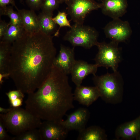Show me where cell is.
Returning a JSON list of instances; mask_svg holds the SVG:
<instances>
[{"instance_id":"obj_1","label":"cell","mask_w":140,"mask_h":140,"mask_svg":"<svg viewBox=\"0 0 140 140\" xmlns=\"http://www.w3.org/2000/svg\"><path fill=\"white\" fill-rule=\"evenodd\" d=\"M53 38L40 31L26 32L12 44L8 73L24 94L36 91L50 72L57 53Z\"/></svg>"},{"instance_id":"obj_20","label":"cell","mask_w":140,"mask_h":140,"mask_svg":"<svg viewBox=\"0 0 140 140\" xmlns=\"http://www.w3.org/2000/svg\"><path fill=\"white\" fill-rule=\"evenodd\" d=\"M26 32L22 25L10 24L0 41L12 44L21 37Z\"/></svg>"},{"instance_id":"obj_29","label":"cell","mask_w":140,"mask_h":140,"mask_svg":"<svg viewBox=\"0 0 140 140\" xmlns=\"http://www.w3.org/2000/svg\"><path fill=\"white\" fill-rule=\"evenodd\" d=\"M23 98H19L15 100L9 101L11 107L17 108L22 105Z\"/></svg>"},{"instance_id":"obj_32","label":"cell","mask_w":140,"mask_h":140,"mask_svg":"<svg viewBox=\"0 0 140 140\" xmlns=\"http://www.w3.org/2000/svg\"><path fill=\"white\" fill-rule=\"evenodd\" d=\"M13 107L7 108H4L2 107H0V112L2 114H6L10 111L12 108Z\"/></svg>"},{"instance_id":"obj_33","label":"cell","mask_w":140,"mask_h":140,"mask_svg":"<svg viewBox=\"0 0 140 140\" xmlns=\"http://www.w3.org/2000/svg\"><path fill=\"white\" fill-rule=\"evenodd\" d=\"M67 0H58L60 3H62L64 2H65Z\"/></svg>"},{"instance_id":"obj_3","label":"cell","mask_w":140,"mask_h":140,"mask_svg":"<svg viewBox=\"0 0 140 140\" xmlns=\"http://www.w3.org/2000/svg\"><path fill=\"white\" fill-rule=\"evenodd\" d=\"M42 120L25 109L13 108L6 114H0V121L7 131L15 136L28 130L38 129Z\"/></svg>"},{"instance_id":"obj_25","label":"cell","mask_w":140,"mask_h":140,"mask_svg":"<svg viewBox=\"0 0 140 140\" xmlns=\"http://www.w3.org/2000/svg\"><path fill=\"white\" fill-rule=\"evenodd\" d=\"M24 94L18 89L10 91L6 93L9 101L15 100L19 98L24 97Z\"/></svg>"},{"instance_id":"obj_28","label":"cell","mask_w":140,"mask_h":140,"mask_svg":"<svg viewBox=\"0 0 140 140\" xmlns=\"http://www.w3.org/2000/svg\"><path fill=\"white\" fill-rule=\"evenodd\" d=\"M9 22L7 23L5 22L0 20V39L1 40L6 32L10 25Z\"/></svg>"},{"instance_id":"obj_27","label":"cell","mask_w":140,"mask_h":140,"mask_svg":"<svg viewBox=\"0 0 140 140\" xmlns=\"http://www.w3.org/2000/svg\"><path fill=\"white\" fill-rule=\"evenodd\" d=\"M6 128L2 122L0 121V140L11 139L8 135Z\"/></svg>"},{"instance_id":"obj_21","label":"cell","mask_w":140,"mask_h":140,"mask_svg":"<svg viewBox=\"0 0 140 140\" xmlns=\"http://www.w3.org/2000/svg\"><path fill=\"white\" fill-rule=\"evenodd\" d=\"M0 15L8 16L10 19V24L22 25L20 16L18 12L15 11L10 6L0 7Z\"/></svg>"},{"instance_id":"obj_13","label":"cell","mask_w":140,"mask_h":140,"mask_svg":"<svg viewBox=\"0 0 140 140\" xmlns=\"http://www.w3.org/2000/svg\"><path fill=\"white\" fill-rule=\"evenodd\" d=\"M73 96L74 100L87 107L100 97L99 90L96 86H87L81 85L76 86Z\"/></svg>"},{"instance_id":"obj_7","label":"cell","mask_w":140,"mask_h":140,"mask_svg":"<svg viewBox=\"0 0 140 140\" xmlns=\"http://www.w3.org/2000/svg\"><path fill=\"white\" fill-rule=\"evenodd\" d=\"M65 3L71 20L78 24H83L87 15L100 8L101 5L95 0H67Z\"/></svg>"},{"instance_id":"obj_19","label":"cell","mask_w":140,"mask_h":140,"mask_svg":"<svg viewBox=\"0 0 140 140\" xmlns=\"http://www.w3.org/2000/svg\"><path fill=\"white\" fill-rule=\"evenodd\" d=\"M11 45L0 41V73H8L10 60Z\"/></svg>"},{"instance_id":"obj_8","label":"cell","mask_w":140,"mask_h":140,"mask_svg":"<svg viewBox=\"0 0 140 140\" xmlns=\"http://www.w3.org/2000/svg\"><path fill=\"white\" fill-rule=\"evenodd\" d=\"M103 30L107 38L118 43L127 40L132 32L129 22L119 18L113 19L106 25Z\"/></svg>"},{"instance_id":"obj_6","label":"cell","mask_w":140,"mask_h":140,"mask_svg":"<svg viewBox=\"0 0 140 140\" xmlns=\"http://www.w3.org/2000/svg\"><path fill=\"white\" fill-rule=\"evenodd\" d=\"M118 43L112 41L109 43L97 42L96 46L98 52L94 60L99 67H104L107 69L110 68L113 72L117 71L118 65L122 59Z\"/></svg>"},{"instance_id":"obj_15","label":"cell","mask_w":140,"mask_h":140,"mask_svg":"<svg viewBox=\"0 0 140 140\" xmlns=\"http://www.w3.org/2000/svg\"><path fill=\"white\" fill-rule=\"evenodd\" d=\"M140 131V116L124 123L116 129L115 135L118 138L130 139L136 136Z\"/></svg>"},{"instance_id":"obj_2","label":"cell","mask_w":140,"mask_h":140,"mask_svg":"<svg viewBox=\"0 0 140 140\" xmlns=\"http://www.w3.org/2000/svg\"><path fill=\"white\" fill-rule=\"evenodd\" d=\"M67 75L53 65L40 86L28 94L25 108L42 120H63L66 113L74 107Z\"/></svg>"},{"instance_id":"obj_30","label":"cell","mask_w":140,"mask_h":140,"mask_svg":"<svg viewBox=\"0 0 140 140\" xmlns=\"http://www.w3.org/2000/svg\"><path fill=\"white\" fill-rule=\"evenodd\" d=\"M9 4L14 6L17 11L19 10L15 4L14 0H0V7H5Z\"/></svg>"},{"instance_id":"obj_23","label":"cell","mask_w":140,"mask_h":140,"mask_svg":"<svg viewBox=\"0 0 140 140\" xmlns=\"http://www.w3.org/2000/svg\"><path fill=\"white\" fill-rule=\"evenodd\" d=\"M11 140H41L38 129H34L26 131L11 138Z\"/></svg>"},{"instance_id":"obj_5","label":"cell","mask_w":140,"mask_h":140,"mask_svg":"<svg viewBox=\"0 0 140 140\" xmlns=\"http://www.w3.org/2000/svg\"><path fill=\"white\" fill-rule=\"evenodd\" d=\"M63 37L74 47L81 46L89 49L96 46L98 42V33L94 28L83 24H75Z\"/></svg>"},{"instance_id":"obj_4","label":"cell","mask_w":140,"mask_h":140,"mask_svg":"<svg viewBox=\"0 0 140 140\" xmlns=\"http://www.w3.org/2000/svg\"><path fill=\"white\" fill-rule=\"evenodd\" d=\"M93 80L98 89L100 97L105 102L112 104L122 101L124 83L122 77L117 71L107 73L100 76L93 75Z\"/></svg>"},{"instance_id":"obj_11","label":"cell","mask_w":140,"mask_h":140,"mask_svg":"<svg viewBox=\"0 0 140 140\" xmlns=\"http://www.w3.org/2000/svg\"><path fill=\"white\" fill-rule=\"evenodd\" d=\"M98 66L96 64H91L81 60H75L70 74L71 80L76 86L81 85L83 80L90 74H96Z\"/></svg>"},{"instance_id":"obj_10","label":"cell","mask_w":140,"mask_h":140,"mask_svg":"<svg viewBox=\"0 0 140 140\" xmlns=\"http://www.w3.org/2000/svg\"><path fill=\"white\" fill-rule=\"evenodd\" d=\"M89 116L87 109L80 107L67 115L66 119L62 120L61 123L69 131L75 130L79 132L86 128Z\"/></svg>"},{"instance_id":"obj_26","label":"cell","mask_w":140,"mask_h":140,"mask_svg":"<svg viewBox=\"0 0 140 140\" xmlns=\"http://www.w3.org/2000/svg\"><path fill=\"white\" fill-rule=\"evenodd\" d=\"M44 0H26L31 9L34 11L41 8Z\"/></svg>"},{"instance_id":"obj_22","label":"cell","mask_w":140,"mask_h":140,"mask_svg":"<svg viewBox=\"0 0 140 140\" xmlns=\"http://www.w3.org/2000/svg\"><path fill=\"white\" fill-rule=\"evenodd\" d=\"M68 14L65 12L59 11L57 15L53 18L52 19L54 22L59 26V27L54 34V36H57L59 34V30L61 27H71L70 21L67 18Z\"/></svg>"},{"instance_id":"obj_18","label":"cell","mask_w":140,"mask_h":140,"mask_svg":"<svg viewBox=\"0 0 140 140\" xmlns=\"http://www.w3.org/2000/svg\"><path fill=\"white\" fill-rule=\"evenodd\" d=\"M79 133L77 139L78 140H104L107 139L104 130L97 126L86 128Z\"/></svg>"},{"instance_id":"obj_31","label":"cell","mask_w":140,"mask_h":140,"mask_svg":"<svg viewBox=\"0 0 140 140\" xmlns=\"http://www.w3.org/2000/svg\"><path fill=\"white\" fill-rule=\"evenodd\" d=\"M10 76L9 73H0V84L1 85L3 82V79L7 78Z\"/></svg>"},{"instance_id":"obj_35","label":"cell","mask_w":140,"mask_h":140,"mask_svg":"<svg viewBox=\"0 0 140 140\" xmlns=\"http://www.w3.org/2000/svg\"><path fill=\"white\" fill-rule=\"evenodd\" d=\"M98 0L100 1H102V0Z\"/></svg>"},{"instance_id":"obj_16","label":"cell","mask_w":140,"mask_h":140,"mask_svg":"<svg viewBox=\"0 0 140 140\" xmlns=\"http://www.w3.org/2000/svg\"><path fill=\"white\" fill-rule=\"evenodd\" d=\"M18 11L20 16L22 25L26 32L33 33L40 31L38 16L34 11L23 9H19Z\"/></svg>"},{"instance_id":"obj_9","label":"cell","mask_w":140,"mask_h":140,"mask_svg":"<svg viewBox=\"0 0 140 140\" xmlns=\"http://www.w3.org/2000/svg\"><path fill=\"white\" fill-rule=\"evenodd\" d=\"M61 121H44L42 122L38 128L41 140L65 139L69 131L62 124Z\"/></svg>"},{"instance_id":"obj_14","label":"cell","mask_w":140,"mask_h":140,"mask_svg":"<svg viewBox=\"0 0 140 140\" xmlns=\"http://www.w3.org/2000/svg\"><path fill=\"white\" fill-rule=\"evenodd\" d=\"M101 2L102 12L113 19L119 18L127 12V0H102Z\"/></svg>"},{"instance_id":"obj_17","label":"cell","mask_w":140,"mask_h":140,"mask_svg":"<svg viewBox=\"0 0 140 140\" xmlns=\"http://www.w3.org/2000/svg\"><path fill=\"white\" fill-rule=\"evenodd\" d=\"M53 15V12L42 11L37 16L40 31L49 35L55 34L57 30V24L52 19Z\"/></svg>"},{"instance_id":"obj_24","label":"cell","mask_w":140,"mask_h":140,"mask_svg":"<svg viewBox=\"0 0 140 140\" xmlns=\"http://www.w3.org/2000/svg\"><path fill=\"white\" fill-rule=\"evenodd\" d=\"M60 4L58 0H44L41 9L42 11L53 12L58 8Z\"/></svg>"},{"instance_id":"obj_34","label":"cell","mask_w":140,"mask_h":140,"mask_svg":"<svg viewBox=\"0 0 140 140\" xmlns=\"http://www.w3.org/2000/svg\"><path fill=\"white\" fill-rule=\"evenodd\" d=\"M138 139L140 140V134L138 137Z\"/></svg>"},{"instance_id":"obj_12","label":"cell","mask_w":140,"mask_h":140,"mask_svg":"<svg viewBox=\"0 0 140 140\" xmlns=\"http://www.w3.org/2000/svg\"><path fill=\"white\" fill-rule=\"evenodd\" d=\"M75 60L74 47L71 48L61 44L59 53L54 60L53 65L68 75L70 74Z\"/></svg>"}]
</instances>
